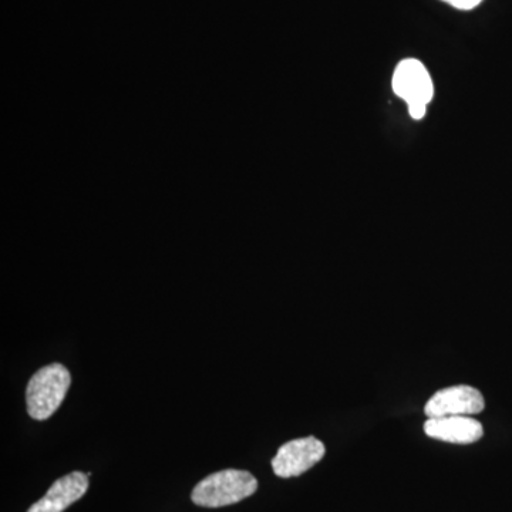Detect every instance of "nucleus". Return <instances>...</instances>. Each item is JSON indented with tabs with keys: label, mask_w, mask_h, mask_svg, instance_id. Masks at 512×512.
Wrapping results in <instances>:
<instances>
[{
	"label": "nucleus",
	"mask_w": 512,
	"mask_h": 512,
	"mask_svg": "<svg viewBox=\"0 0 512 512\" xmlns=\"http://www.w3.org/2000/svg\"><path fill=\"white\" fill-rule=\"evenodd\" d=\"M424 433L446 443L473 444L484 436V429L480 421L471 416H447L427 419Z\"/></svg>",
	"instance_id": "nucleus-7"
},
{
	"label": "nucleus",
	"mask_w": 512,
	"mask_h": 512,
	"mask_svg": "<svg viewBox=\"0 0 512 512\" xmlns=\"http://www.w3.org/2000/svg\"><path fill=\"white\" fill-rule=\"evenodd\" d=\"M70 383L69 370L60 363L42 367L32 376L26 389L29 416L39 421L49 419L63 403Z\"/></svg>",
	"instance_id": "nucleus-2"
},
{
	"label": "nucleus",
	"mask_w": 512,
	"mask_h": 512,
	"mask_svg": "<svg viewBox=\"0 0 512 512\" xmlns=\"http://www.w3.org/2000/svg\"><path fill=\"white\" fill-rule=\"evenodd\" d=\"M393 90L409 107L424 106L434 96L433 82L420 60L406 59L399 63L393 74Z\"/></svg>",
	"instance_id": "nucleus-5"
},
{
	"label": "nucleus",
	"mask_w": 512,
	"mask_h": 512,
	"mask_svg": "<svg viewBox=\"0 0 512 512\" xmlns=\"http://www.w3.org/2000/svg\"><path fill=\"white\" fill-rule=\"evenodd\" d=\"M485 400L476 387L460 386L446 387L430 397L424 406L427 419L447 416H471L483 412Z\"/></svg>",
	"instance_id": "nucleus-4"
},
{
	"label": "nucleus",
	"mask_w": 512,
	"mask_h": 512,
	"mask_svg": "<svg viewBox=\"0 0 512 512\" xmlns=\"http://www.w3.org/2000/svg\"><path fill=\"white\" fill-rule=\"evenodd\" d=\"M443 2L448 3V5L456 9L471 10L477 8L483 0H443Z\"/></svg>",
	"instance_id": "nucleus-8"
},
{
	"label": "nucleus",
	"mask_w": 512,
	"mask_h": 512,
	"mask_svg": "<svg viewBox=\"0 0 512 512\" xmlns=\"http://www.w3.org/2000/svg\"><path fill=\"white\" fill-rule=\"evenodd\" d=\"M89 488V476L80 471L67 474L49 488L45 497L36 501L28 512H63L79 501Z\"/></svg>",
	"instance_id": "nucleus-6"
},
{
	"label": "nucleus",
	"mask_w": 512,
	"mask_h": 512,
	"mask_svg": "<svg viewBox=\"0 0 512 512\" xmlns=\"http://www.w3.org/2000/svg\"><path fill=\"white\" fill-rule=\"evenodd\" d=\"M325 453V444L316 437L288 441L279 448L272 460V470L275 476L281 478L302 476L316 466L325 457Z\"/></svg>",
	"instance_id": "nucleus-3"
},
{
	"label": "nucleus",
	"mask_w": 512,
	"mask_h": 512,
	"mask_svg": "<svg viewBox=\"0 0 512 512\" xmlns=\"http://www.w3.org/2000/svg\"><path fill=\"white\" fill-rule=\"evenodd\" d=\"M258 490V481L244 470H222L195 485L191 500L205 508H221L237 504Z\"/></svg>",
	"instance_id": "nucleus-1"
}]
</instances>
